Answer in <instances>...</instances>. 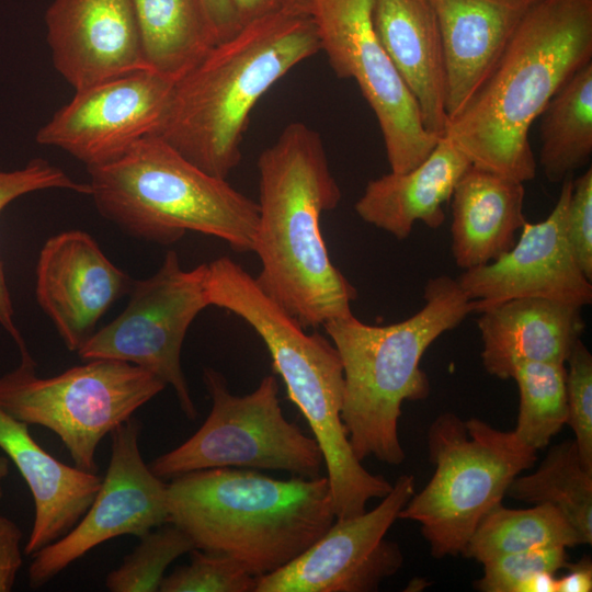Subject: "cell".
Returning <instances> with one entry per match:
<instances>
[{
  "mask_svg": "<svg viewBox=\"0 0 592 592\" xmlns=\"http://www.w3.org/2000/svg\"><path fill=\"white\" fill-rule=\"evenodd\" d=\"M581 307L537 297L509 299L479 311L485 369L512 378L520 362L566 363L585 323Z\"/></svg>",
  "mask_w": 592,
  "mask_h": 592,
  "instance_id": "cell-20",
  "label": "cell"
},
{
  "mask_svg": "<svg viewBox=\"0 0 592 592\" xmlns=\"http://www.w3.org/2000/svg\"><path fill=\"white\" fill-rule=\"evenodd\" d=\"M592 61V0H537L445 136L471 164L532 180L530 129L561 86Z\"/></svg>",
  "mask_w": 592,
  "mask_h": 592,
  "instance_id": "cell-2",
  "label": "cell"
},
{
  "mask_svg": "<svg viewBox=\"0 0 592 592\" xmlns=\"http://www.w3.org/2000/svg\"><path fill=\"white\" fill-rule=\"evenodd\" d=\"M426 442L434 474L398 519L419 523L434 558L457 556L481 520L502 503L513 479L534 466L537 451L513 431L477 418L464 421L453 412L431 423Z\"/></svg>",
  "mask_w": 592,
  "mask_h": 592,
  "instance_id": "cell-7",
  "label": "cell"
},
{
  "mask_svg": "<svg viewBox=\"0 0 592 592\" xmlns=\"http://www.w3.org/2000/svg\"><path fill=\"white\" fill-rule=\"evenodd\" d=\"M206 280L207 263L186 271L175 251H168L153 275L133 282L126 308L93 333L79 356L123 361L150 372L174 389L182 412L194 421L197 411L181 350L190 325L209 306Z\"/></svg>",
  "mask_w": 592,
  "mask_h": 592,
  "instance_id": "cell-11",
  "label": "cell"
},
{
  "mask_svg": "<svg viewBox=\"0 0 592 592\" xmlns=\"http://www.w3.org/2000/svg\"><path fill=\"white\" fill-rule=\"evenodd\" d=\"M506 494L530 504L554 505L582 544L592 543V469L583 464L574 441L550 447L534 473L513 479Z\"/></svg>",
  "mask_w": 592,
  "mask_h": 592,
  "instance_id": "cell-27",
  "label": "cell"
},
{
  "mask_svg": "<svg viewBox=\"0 0 592 592\" xmlns=\"http://www.w3.org/2000/svg\"><path fill=\"white\" fill-rule=\"evenodd\" d=\"M0 449L13 462L34 500V522L24 547V554L33 556L77 524L94 500L102 477L56 459L33 439L27 423L1 407Z\"/></svg>",
  "mask_w": 592,
  "mask_h": 592,
  "instance_id": "cell-21",
  "label": "cell"
},
{
  "mask_svg": "<svg viewBox=\"0 0 592 592\" xmlns=\"http://www.w3.org/2000/svg\"><path fill=\"white\" fill-rule=\"evenodd\" d=\"M566 363L567 424L573 431L583 464L592 469V355L581 339L573 345Z\"/></svg>",
  "mask_w": 592,
  "mask_h": 592,
  "instance_id": "cell-34",
  "label": "cell"
},
{
  "mask_svg": "<svg viewBox=\"0 0 592 592\" xmlns=\"http://www.w3.org/2000/svg\"><path fill=\"white\" fill-rule=\"evenodd\" d=\"M319 50L307 13L282 8L242 25L175 81L153 135L208 174L227 179L241 159L255 104Z\"/></svg>",
  "mask_w": 592,
  "mask_h": 592,
  "instance_id": "cell-3",
  "label": "cell"
},
{
  "mask_svg": "<svg viewBox=\"0 0 592 592\" xmlns=\"http://www.w3.org/2000/svg\"><path fill=\"white\" fill-rule=\"evenodd\" d=\"M310 0H283V7L286 10L307 13Z\"/></svg>",
  "mask_w": 592,
  "mask_h": 592,
  "instance_id": "cell-41",
  "label": "cell"
},
{
  "mask_svg": "<svg viewBox=\"0 0 592 592\" xmlns=\"http://www.w3.org/2000/svg\"><path fill=\"white\" fill-rule=\"evenodd\" d=\"M167 513L195 548L231 556L255 577L292 562L337 519L327 477L282 480L230 467L172 478Z\"/></svg>",
  "mask_w": 592,
  "mask_h": 592,
  "instance_id": "cell-4",
  "label": "cell"
},
{
  "mask_svg": "<svg viewBox=\"0 0 592 592\" xmlns=\"http://www.w3.org/2000/svg\"><path fill=\"white\" fill-rule=\"evenodd\" d=\"M571 175L562 181L551 213L521 228L515 244L499 259L464 270L456 278L475 311L521 297H537L578 307L592 303V284L585 277L567 238V210Z\"/></svg>",
  "mask_w": 592,
  "mask_h": 592,
  "instance_id": "cell-16",
  "label": "cell"
},
{
  "mask_svg": "<svg viewBox=\"0 0 592 592\" xmlns=\"http://www.w3.org/2000/svg\"><path fill=\"white\" fill-rule=\"evenodd\" d=\"M567 368L559 362H520L512 378L520 405L515 436L526 446L539 451L546 447L567 424Z\"/></svg>",
  "mask_w": 592,
  "mask_h": 592,
  "instance_id": "cell-29",
  "label": "cell"
},
{
  "mask_svg": "<svg viewBox=\"0 0 592 592\" xmlns=\"http://www.w3.org/2000/svg\"><path fill=\"white\" fill-rule=\"evenodd\" d=\"M536 1L431 0L443 45L448 121L487 79Z\"/></svg>",
  "mask_w": 592,
  "mask_h": 592,
  "instance_id": "cell-19",
  "label": "cell"
},
{
  "mask_svg": "<svg viewBox=\"0 0 592 592\" xmlns=\"http://www.w3.org/2000/svg\"><path fill=\"white\" fill-rule=\"evenodd\" d=\"M202 1L215 32L217 43L228 39L241 29L234 0Z\"/></svg>",
  "mask_w": 592,
  "mask_h": 592,
  "instance_id": "cell-37",
  "label": "cell"
},
{
  "mask_svg": "<svg viewBox=\"0 0 592 592\" xmlns=\"http://www.w3.org/2000/svg\"><path fill=\"white\" fill-rule=\"evenodd\" d=\"M308 14L332 70L353 79L373 110L390 171L421 163L440 138L425 129L415 99L377 37L373 0H310Z\"/></svg>",
  "mask_w": 592,
  "mask_h": 592,
  "instance_id": "cell-12",
  "label": "cell"
},
{
  "mask_svg": "<svg viewBox=\"0 0 592 592\" xmlns=\"http://www.w3.org/2000/svg\"><path fill=\"white\" fill-rule=\"evenodd\" d=\"M379 42L417 101L425 129L445 135L446 73L436 13L431 0H373Z\"/></svg>",
  "mask_w": 592,
  "mask_h": 592,
  "instance_id": "cell-22",
  "label": "cell"
},
{
  "mask_svg": "<svg viewBox=\"0 0 592 592\" xmlns=\"http://www.w3.org/2000/svg\"><path fill=\"white\" fill-rule=\"evenodd\" d=\"M451 198L452 253L460 269L488 264L512 249L526 221L523 182L471 164Z\"/></svg>",
  "mask_w": 592,
  "mask_h": 592,
  "instance_id": "cell-24",
  "label": "cell"
},
{
  "mask_svg": "<svg viewBox=\"0 0 592 592\" xmlns=\"http://www.w3.org/2000/svg\"><path fill=\"white\" fill-rule=\"evenodd\" d=\"M258 172V284L304 328L351 315L357 292L332 263L320 229L321 215L342 196L320 135L288 124L259 156Z\"/></svg>",
  "mask_w": 592,
  "mask_h": 592,
  "instance_id": "cell-1",
  "label": "cell"
},
{
  "mask_svg": "<svg viewBox=\"0 0 592 592\" xmlns=\"http://www.w3.org/2000/svg\"><path fill=\"white\" fill-rule=\"evenodd\" d=\"M568 572L557 578L556 592H590L592 591V562L583 557L578 562H567Z\"/></svg>",
  "mask_w": 592,
  "mask_h": 592,
  "instance_id": "cell-38",
  "label": "cell"
},
{
  "mask_svg": "<svg viewBox=\"0 0 592 592\" xmlns=\"http://www.w3.org/2000/svg\"><path fill=\"white\" fill-rule=\"evenodd\" d=\"M140 429L130 418L111 432L110 463L94 500L71 530L33 555L31 588L43 587L109 539L139 537L167 523V483L141 457Z\"/></svg>",
  "mask_w": 592,
  "mask_h": 592,
  "instance_id": "cell-14",
  "label": "cell"
},
{
  "mask_svg": "<svg viewBox=\"0 0 592 592\" xmlns=\"http://www.w3.org/2000/svg\"><path fill=\"white\" fill-rule=\"evenodd\" d=\"M8 474H9V458L7 456L0 455V500L3 497L2 480L8 476Z\"/></svg>",
  "mask_w": 592,
  "mask_h": 592,
  "instance_id": "cell-42",
  "label": "cell"
},
{
  "mask_svg": "<svg viewBox=\"0 0 592 592\" xmlns=\"http://www.w3.org/2000/svg\"><path fill=\"white\" fill-rule=\"evenodd\" d=\"M240 25L282 9L283 0H234Z\"/></svg>",
  "mask_w": 592,
  "mask_h": 592,
  "instance_id": "cell-39",
  "label": "cell"
},
{
  "mask_svg": "<svg viewBox=\"0 0 592 592\" xmlns=\"http://www.w3.org/2000/svg\"><path fill=\"white\" fill-rule=\"evenodd\" d=\"M470 166L469 159L444 135L414 168L390 171L369 181L355 203V212L365 223L399 240L409 237L417 221L439 228L445 219L443 205Z\"/></svg>",
  "mask_w": 592,
  "mask_h": 592,
  "instance_id": "cell-23",
  "label": "cell"
},
{
  "mask_svg": "<svg viewBox=\"0 0 592 592\" xmlns=\"http://www.w3.org/2000/svg\"><path fill=\"white\" fill-rule=\"evenodd\" d=\"M166 386L150 372L111 358L89 360L43 378L29 356L0 376V407L29 425L54 432L76 467L96 473L100 442Z\"/></svg>",
  "mask_w": 592,
  "mask_h": 592,
  "instance_id": "cell-8",
  "label": "cell"
},
{
  "mask_svg": "<svg viewBox=\"0 0 592 592\" xmlns=\"http://www.w3.org/2000/svg\"><path fill=\"white\" fill-rule=\"evenodd\" d=\"M540 116L539 164L549 182L559 183L592 156V61L561 86Z\"/></svg>",
  "mask_w": 592,
  "mask_h": 592,
  "instance_id": "cell-26",
  "label": "cell"
},
{
  "mask_svg": "<svg viewBox=\"0 0 592 592\" xmlns=\"http://www.w3.org/2000/svg\"><path fill=\"white\" fill-rule=\"evenodd\" d=\"M567 238L578 265L592 281V169L576 181L567 210Z\"/></svg>",
  "mask_w": 592,
  "mask_h": 592,
  "instance_id": "cell-35",
  "label": "cell"
},
{
  "mask_svg": "<svg viewBox=\"0 0 592 592\" xmlns=\"http://www.w3.org/2000/svg\"><path fill=\"white\" fill-rule=\"evenodd\" d=\"M45 24L53 65L75 91L147 68L132 0H53Z\"/></svg>",
  "mask_w": 592,
  "mask_h": 592,
  "instance_id": "cell-18",
  "label": "cell"
},
{
  "mask_svg": "<svg viewBox=\"0 0 592 592\" xmlns=\"http://www.w3.org/2000/svg\"><path fill=\"white\" fill-rule=\"evenodd\" d=\"M577 545H582L579 534L554 505L510 509L500 503L478 524L462 555L485 563L503 555Z\"/></svg>",
  "mask_w": 592,
  "mask_h": 592,
  "instance_id": "cell-28",
  "label": "cell"
},
{
  "mask_svg": "<svg viewBox=\"0 0 592 592\" xmlns=\"http://www.w3.org/2000/svg\"><path fill=\"white\" fill-rule=\"evenodd\" d=\"M414 492V476L401 475L374 509L335 519L292 562L258 577L254 592L377 591L403 565L399 545L385 536Z\"/></svg>",
  "mask_w": 592,
  "mask_h": 592,
  "instance_id": "cell-13",
  "label": "cell"
},
{
  "mask_svg": "<svg viewBox=\"0 0 592 592\" xmlns=\"http://www.w3.org/2000/svg\"><path fill=\"white\" fill-rule=\"evenodd\" d=\"M87 170L96 209L129 236L172 244L195 231L219 238L239 253L253 249L258 203L156 135Z\"/></svg>",
  "mask_w": 592,
  "mask_h": 592,
  "instance_id": "cell-6",
  "label": "cell"
},
{
  "mask_svg": "<svg viewBox=\"0 0 592 592\" xmlns=\"http://www.w3.org/2000/svg\"><path fill=\"white\" fill-rule=\"evenodd\" d=\"M423 299L418 312L391 325H366L353 314L323 325L342 363L341 418L361 462L373 456L398 466L405 460L398 435L401 406L428 398L431 390L422 356L475 311V301L447 275L428 280Z\"/></svg>",
  "mask_w": 592,
  "mask_h": 592,
  "instance_id": "cell-5",
  "label": "cell"
},
{
  "mask_svg": "<svg viewBox=\"0 0 592 592\" xmlns=\"http://www.w3.org/2000/svg\"><path fill=\"white\" fill-rule=\"evenodd\" d=\"M138 538L135 549L106 576L105 585L111 592L159 591L169 565L195 548L190 537L169 522Z\"/></svg>",
  "mask_w": 592,
  "mask_h": 592,
  "instance_id": "cell-30",
  "label": "cell"
},
{
  "mask_svg": "<svg viewBox=\"0 0 592 592\" xmlns=\"http://www.w3.org/2000/svg\"><path fill=\"white\" fill-rule=\"evenodd\" d=\"M175 81L144 68L76 90L38 129L36 141L68 152L87 169L106 164L155 134Z\"/></svg>",
  "mask_w": 592,
  "mask_h": 592,
  "instance_id": "cell-15",
  "label": "cell"
},
{
  "mask_svg": "<svg viewBox=\"0 0 592 592\" xmlns=\"http://www.w3.org/2000/svg\"><path fill=\"white\" fill-rule=\"evenodd\" d=\"M567 562V548L563 546L503 555L482 563L483 574L475 582V588L482 592H520L523 583L535 573H556Z\"/></svg>",
  "mask_w": 592,
  "mask_h": 592,
  "instance_id": "cell-33",
  "label": "cell"
},
{
  "mask_svg": "<svg viewBox=\"0 0 592 592\" xmlns=\"http://www.w3.org/2000/svg\"><path fill=\"white\" fill-rule=\"evenodd\" d=\"M148 69L178 80L217 38L202 0H132Z\"/></svg>",
  "mask_w": 592,
  "mask_h": 592,
  "instance_id": "cell-25",
  "label": "cell"
},
{
  "mask_svg": "<svg viewBox=\"0 0 592 592\" xmlns=\"http://www.w3.org/2000/svg\"><path fill=\"white\" fill-rule=\"evenodd\" d=\"M22 532L10 519L0 515V592L11 591L22 566Z\"/></svg>",
  "mask_w": 592,
  "mask_h": 592,
  "instance_id": "cell-36",
  "label": "cell"
},
{
  "mask_svg": "<svg viewBox=\"0 0 592 592\" xmlns=\"http://www.w3.org/2000/svg\"><path fill=\"white\" fill-rule=\"evenodd\" d=\"M191 562L161 581V592H254L258 577L226 554L194 548Z\"/></svg>",
  "mask_w": 592,
  "mask_h": 592,
  "instance_id": "cell-32",
  "label": "cell"
},
{
  "mask_svg": "<svg viewBox=\"0 0 592 592\" xmlns=\"http://www.w3.org/2000/svg\"><path fill=\"white\" fill-rule=\"evenodd\" d=\"M252 328L322 453L335 517L362 514L369 500L384 498L392 485L367 471L353 453L341 418L344 378L335 346L317 332L304 331L281 307L263 310Z\"/></svg>",
  "mask_w": 592,
  "mask_h": 592,
  "instance_id": "cell-9",
  "label": "cell"
},
{
  "mask_svg": "<svg viewBox=\"0 0 592 592\" xmlns=\"http://www.w3.org/2000/svg\"><path fill=\"white\" fill-rule=\"evenodd\" d=\"M203 379L212 399L210 412L191 437L149 464L157 477L172 479L224 467L320 476L325 463L318 443L284 417L275 376L266 375L243 396L232 395L225 378L212 368L204 369Z\"/></svg>",
  "mask_w": 592,
  "mask_h": 592,
  "instance_id": "cell-10",
  "label": "cell"
},
{
  "mask_svg": "<svg viewBox=\"0 0 592 592\" xmlns=\"http://www.w3.org/2000/svg\"><path fill=\"white\" fill-rule=\"evenodd\" d=\"M132 284L84 231L55 235L39 252L36 299L69 351H79L95 332L99 319Z\"/></svg>",
  "mask_w": 592,
  "mask_h": 592,
  "instance_id": "cell-17",
  "label": "cell"
},
{
  "mask_svg": "<svg viewBox=\"0 0 592 592\" xmlns=\"http://www.w3.org/2000/svg\"><path fill=\"white\" fill-rule=\"evenodd\" d=\"M555 573L540 571L523 583L520 592H556Z\"/></svg>",
  "mask_w": 592,
  "mask_h": 592,
  "instance_id": "cell-40",
  "label": "cell"
},
{
  "mask_svg": "<svg viewBox=\"0 0 592 592\" xmlns=\"http://www.w3.org/2000/svg\"><path fill=\"white\" fill-rule=\"evenodd\" d=\"M62 189L90 195L89 183L77 182L60 168L45 159L30 160L23 168L0 169V213L18 197L43 190ZM0 325L12 337L21 355L29 354L24 340L15 326L14 309L0 260Z\"/></svg>",
  "mask_w": 592,
  "mask_h": 592,
  "instance_id": "cell-31",
  "label": "cell"
}]
</instances>
